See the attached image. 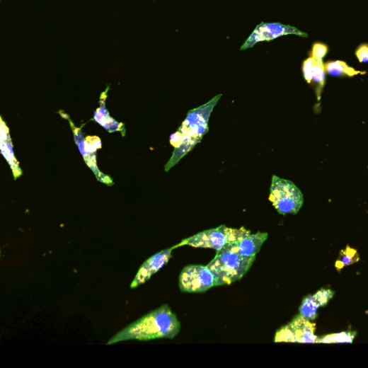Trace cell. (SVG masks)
<instances>
[{
  "instance_id": "cell-8",
  "label": "cell",
  "mask_w": 368,
  "mask_h": 368,
  "mask_svg": "<svg viewBox=\"0 0 368 368\" xmlns=\"http://www.w3.org/2000/svg\"><path fill=\"white\" fill-rule=\"evenodd\" d=\"M221 98L222 95L217 96L206 104L190 110L178 130L183 133L202 138L209 131V120Z\"/></svg>"
},
{
  "instance_id": "cell-20",
  "label": "cell",
  "mask_w": 368,
  "mask_h": 368,
  "mask_svg": "<svg viewBox=\"0 0 368 368\" xmlns=\"http://www.w3.org/2000/svg\"><path fill=\"white\" fill-rule=\"evenodd\" d=\"M328 51V45L316 42L312 45L311 57L316 60H322L327 56Z\"/></svg>"
},
{
  "instance_id": "cell-4",
  "label": "cell",
  "mask_w": 368,
  "mask_h": 368,
  "mask_svg": "<svg viewBox=\"0 0 368 368\" xmlns=\"http://www.w3.org/2000/svg\"><path fill=\"white\" fill-rule=\"evenodd\" d=\"M269 200L277 212L297 214L304 204V196L295 184L275 175L272 177Z\"/></svg>"
},
{
  "instance_id": "cell-15",
  "label": "cell",
  "mask_w": 368,
  "mask_h": 368,
  "mask_svg": "<svg viewBox=\"0 0 368 368\" xmlns=\"http://www.w3.org/2000/svg\"><path fill=\"white\" fill-rule=\"evenodd\" d=\"M4 124V121H2V152L13 168L15 179H17L22 174V171L13 154L8 128Z\"/></svg>"
},
{
  "instance_id": "cell-21",
  "label": "cell",
  "mask_w": 368,
  "mask_h": 368,
  "mask_svg": "<svg viewBox=\"0 0 368 368\" xmlns=\"http://www.w3.org/2000/svg\"><path fill=\"white\" fill-rule=\"evenodd\" d=\"M315 68V59L313 57H309L306 59L302 66V71L304 77L307 83L311 84L313 80V74Z\"/></svg>"
},
{
  "instance_id": "cell-16",
  "label": "cell",
  "mask_w": 368,
  "mask_h": 368,
  "mask_svg": "<svg viewBox=\"0 0 368 368\" xmlns=\"http://www.w3.org/2000/svg\"><path fill=\"white\" fill-rule=\"evenodd\" d=\"M325 67L326 72L333 76L352 77L358 74H366L365 71L355 70L343 61L330 62L325 64Z\"/></svg>"
},
{
  "instance_id": "cell-10",
  "label": "cell",
  "mask_w": 368,
  "mask_h": 368,
  "mask_svg": "<svg viewBox=\"0 0 368 368\" xmlns=\"http://www.w3.org/2000/svg\"><path fill=\"white\" fill-rule=\"evenodd\" d=\"M71 126L73 129L74 139L78 145L80 153L84 158V160L88 166L93 171L97 178L102 182H104L108 185L113 184V180L110 177L103 174L98 169L96 163V151L92 148L91 145L87 141L86 138L84 139V134L80 128L74 126L73 122L69 120Z\"/></svg>"
},
{
  "instance_id": "cell-1",
  "label": "cell",
  "mask_w": 368,
  "mask_h": 368,
  "mask_svg": "<svg viewBox=\"0 0 368 368\" xmlns=\"http://www.w3.org/2000/svg\"><path fill=\"white\" fill-rule=\"evenodd\" d=\"M180 322L167 304L144 315L115 335L107 343L113 345L129 340L149 341L173 339L179 333Z\"/></svg>"
},
{
  "instance_id": "cell-9",
  "label": "cell",
  "mask_w": 368,
  "mask_h": 368,
  "mask_svg": "<svg viewBox=\"0 0 368 368\" xmlns=\"http://www.w3.org/2000/svg\"><path fill=\"white\" fill-rule=\"evenodd\" d=\"M175 248L163 250L156 253L147 259L138 269L135 277L130 284V289H133L145 284L157 272L165 266L171 258L172 251Z\"/></svg>"
},
{
  "instance_id": "cell-22",
  "label": "cell",
  "mask_w": 368,
  "mask_h": 368,
  "mask_svg": "<svg viewBox=\"0 0 368 368\" xmlns=\"http://www.w3.org/2000/svg\"><path fill=\"white\" fill-rule=\"evenodd\" d=\"M188 134L182 132L180 130H178L177 132L172 134L170 138V144L174 148L179 147L186 139Z\"/></svg>"
},
{
  "instance_id": "cell-18",
  "label": "cell",
  "mask_w": 368,
  "mask_h": 368,
  "mask_svg": "<svg viewBox=\"0 0 368 368\" xmlns=\"http://www.w3.org/2000/svg\"><path fill=\"white\" fill-rule=\"evenodd\" d=\"M357 333L350 331L328 335L319 338L318 343H352Z\"/></svg>"
},
{
  "instance_id": "cell-6",
  "label": "cell",
  "mask_w": 368,
  "mask_h": 368,
  "mask_svg": "<svg viewBox=\"0 0 368 368\" xmlns=\"http://www.w3.org/2000/svg\"><path fill=\"white\" fill-rule=\"evenodd\" d=\"M315 330L316 325L299 314L276 333L274 342L318 343L319 338L315 335Z\"/></svg>"
},
{
  "instance_id": "cell-13",
  "label": "cell",
  "mask_w": 368,
  "mask_h": 368,
  "mask_svg": "<svg viewBox=\"0 0 368 368\" xmlns=\"http://www.w3.org/2000/svg\"><path fill=\"white\" fill-rule=\"evenodd\" d=\"M108 91V89H107L105 93H103L101 96L100 107L97 110L94 119L97 122L103 126L110 132L117 131H123L125 132L123 125L122 123H119L113 117H111L105 108V100L107 98Z\"/></svg>"
},
{
  "instance_id": "cell-3",
  "label": "cell",
  "mask_w": 368,
  "mask_h": 368,
  "mask_svg": "<svg viewBox=\"0 0 368 368\" xmlns=\"http://www.w3.org/2000/svg\"><path fill=\"white\" fill-rule=\"evenodd\" d=\"M251 234L245 227L233 229L221 225L217 228L205 230L194 236L183 241L175 246H190L194 248H212L219 251Z\"/></svg>"
},
{
  "instance_id": "cell-11",
  "label": "cell",
  "mask_w": 368,
  "mask_h": 368,
  "mask_svg": "<svg viewBox=\"0 0 368 368\" xmlns=\"http://www.w3.org/2000/svg\"><path fill=\"white\" fill-rule=\"evenodd\" d=\"M334 296L333 290L321 289L315 294L306 297L299 307L300 315L309 320L315 319L318 308L328 305Z\"/></svg>"
},
{
  "instance_id": "cell-7",
  "label": "cell",
  "mask_w": 368,
  "mask_h": 368,
  "mask_svg": "<svg viewBox=\"0 0 368 368\" xmlns=\"http://www.w3.org/2000/svg\"><path fill=\"white\" fill-rule=\"evenodd\" d=\"M295 35L307 38L308 35L295 27L280 23H261L256 26L253 32L242 45L241 51L251 49L259 42H269L282 36Z\"/></svg>"
},
{
  "instance_id": "cell-5",
  "label": "cell",
  "mask_w": 368,
  "mask_h": 368,
  "mask_svg": "<svg viewBox=\"0 0 368 368\" xmlns=\"http://www.w3.org/2000/svg\"><path fill=\"white\" fill-rule=\"evenodd\" d=\"M215 287L213 273L207 266L190 265L184 268L179 276V287L185 293H203Z\"/></svg>"
},
{
  "instance_id": "cell-14",
  "label": "cell",
  "mask_w": 368,
  "mask_h": 368,
  "mask_svg": "<svg viewBox=\"0 0 368 368\" xmlns=\"http://www.w3.org/2000/svg\"><path fill=\"white\" fill-rule=\"evenodd\" d=\"M202 138L188 134L186 139L178 148H175L173 154L165 166V171L168 172L172 167L176 166L180 160L190 153L198 144L202 141Z\"/></svg>"
},
{
  "instance_id": "cell-23",
  "label": "cell",
  "mask_w": 368,
  "mask_h": 368,
  "mask_svg": "<svg viewBox=\"0 0 368 368\" xmlns=\"http://www.w3.org/2000/svg\"><path fill=\"white\" fill-rule=\"evenodd\" d=\"M355 56L360 63L368 62V44L364 43L359 46L355 52Z\"/></svg>"
},
{
  "instance_id": "cell-12",
  "label": "cell",
  "mask_w": 368,
  "mask_h": 368,
  "mask_svg": "<svg viewBox=\"0 0 368 368\" xmlns=\"http://www.w3.org/2000/svg\"><path fill=\"white\" fill-rule=\"evenodd\" d=\"M268 236V234L260 232L254 235L251 234L222 250L235 251L244 256H256Z\"/></svg>"
},
{
  "instance_id": "cell-2",
  "label": "cell",
  "mask_w": 368,
  "mask_h": 368,
  "mask_svg": "<svg viewBox=\"0 0 368 368\" xmlns=\"http://www.w3.org/2000/svg\"><path fill=\"white\" fill-rule=\"evenodd\" d=\"M256 256H244L231 251H217L207 265L215 279V287L231 284L241 280L250 270Z\"/></svg>"
},
{
  "instance_id": "cell-19",
  "label": "cell",
  "mask_w": 368,
  "mask_h": 368,
  "mask_svg": "<svg viewBox=\"0 0 368 368\" xmlns=\"http://www.w3.org/2000/svg\"><path fill=\"white\" fill-rule=\"evenodd\" d=\"M326 67L322 60L315 59V68L313 74V80L318 84L317 92L318 99L319 100V90L320 92L326 84Z\"/></svg>"
},
{
  "instance_id": "cell-17",
  "label": "cell",
  "mask_w": 368,
  "mask_h": 368,
  "mask_svg": "<svg viewBox=\"0 0 368 368\" xmlns=\"http://www.w3.org/2000/svg\"><path fill=\"white\" fill-rule=\"evenodd\" d=\"M359 259V255L357 251L347 246L345 250L341 251L340 253V256L335 263V267L338 270L340 271L344 267L355 263Z\"/></svg>"
}]
</instances>
